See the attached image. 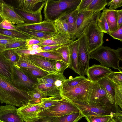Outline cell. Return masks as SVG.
I'll return each instance as SVG.
<instances>
[{
    "mask_svg": "<svg viewBox=\"0 0 122 122\" xmlns=\"http://www.w3.org/2000/svg\"><path fill=\"white\" fill-rule=\"evenodd\" d=\"M71 102L79 109L85 117L88 115L102 114L112 115L114 117L118 112H122L119 107L115 103L98 106L90 105L82 102Z\"/></svg>",
    "mask_w": 122,
    "mask_h": 122,
    "instance_id": "5",
    "label": "cell"
},
{
    "mask_svg": "<svg viewBox=\"0 0 122 122\" xmlns=\"http://www.w3.org/2000/svg\"><path fill=\"white\" fill-rule=\"evenodd\" d=\"M35 55L40 56L56 61L62 60V57L61 54L56 52L55 50L47 51H43Z\"/></svg>",
    "mask_w": 122,
    "mask_h": 122,
    "instance_id": "40",
    "label": "cell"
},
{
    "mask_svg": "<svg viewBox=\"0 0 122 122\" xmlns=\"http://www.w3.org/2000/svg\"><path fill=\"white\" fill-rule=\"evenodd\" d=\"M26 40H19L5 46L7 49H15L26 46Z\"/></svg>",
    "mask_w": 122,
    "mask_h": 122,
    "instance_id": "47",
    "label": "cell"
},
{
    "mask_svg": "<svg viewBox=\"0 0 122 122\" xmlns=\"http://www.w3.org/2000/svg\"><path fill=\"white\" fill-rule=\"evenodd\" d=\"M116 86H122V71H112L107 77Z\"/></svg>",
    "mask_w": 122,
    "mask_h": 122,
    "instance_id": "43",
    "label": "cell"
},
{
    "mask_svg": "<svg viewBox=\"0 0 122 122\" xmlns=\"http://www.w3.org/2000/svg\"><path fill=\"white\" fill-rule=\"evenodd\" d=\"M27 92L19 90L12 83L0 76V102L13 106L20 107L29 102Z\"/></svg>",
    "mask_w": 122,
    "mask_h": 122,
    "instance_id": "1",
    "label": "cell"
},
{
    "mask_svg": "<svg viewBox=\"0 0 122 122\" xmlns=\"http://www.w3.org/2000/svg\"><path fill=\"white\" fill-rule=\"evenodd\" d=\"M73 41L67 36L58 33L50 38L44 40L40 45L42 47L52 45H69Z\"/></svg>",
    "mask_w": 122,
    "mask_h": 122,
    "instance_id": "24",
    "label": "cell"
},
{
    "mask_svg": "<svg viewBox=\"0 0 122 122\" xmlns=\"http://www.w3.org/2000/svg\"><path fill=\"white\" fill-rule=\"evenodd\" d=\"M112 71L109 68L101 65L94 64L88 67L86 71V75L88 80L92 82H96L103 78L107 77Z\"/></svg>",
    "mask_w": 122,
    "mask_h": 122,
    "instance_id": "14",
    "label": "cell"
},
{
    "mask_svg": "<svg viewBox=\"0 0 122 122\" xmlns=\"http://www.w3.org/2000/svg\"><path fill=\"white\" fill-rule=\"evenodd\" d=\"M37 81L28 77L16 66H14L12 83L17 89L28 92L36 86Z\"/></svg>",
    "mask_w": 122,
    "mask_h": 122,
    "instance_id": "9",
    "label": "cell"
},
{
    "mask_svg": "<svg viewBox=\"0 0 122 122\" xmlns=\"http://www.w3.org/2000/svg\"><path fill=\"white\" fill-rule=\"evenodd\" d=\"M109 122H119L113 117L112 118Z\"/></svg>",
    "mask_w": 122,
    "mask_h": 122,
    "instance_id": "60",
    "label": "cell"
},
{
    "mask_svg": "<svg viewBox=\"0 0 122 122\" xmlns=\"http://www.w3.org/2000/svg\"><path fill=\"white\" fill-rule=\"evenodd\" d=\"M81 1L46 0L43 10L44 20L54 22L64 12L76 9Z\"/></svg>",
    "mask_w": 122,
    "mask_h": 122,
    "instance_id": "2",
    "label": "cell"
},
{
    "mask_svg": "<svg viewBox=\"0 0 122 122\" xmlns=\"http://www.w3.org/2000/svg\"><path fill=\"white\" fill-rule=\"evenodd\" d=\"M84 116L81 111L58 117L57 122H78Z\"/></svg>",
    "mask_w": 122,
    "mask_h": 122,
    "instance_id": "32",
    "label": "cell"
},
{
    "mask_svg": "<svg viewBox=\"0 0 122 122\" xmlns=\"http://www.w3.org/2000/svg\"><path fill=\"white\" fill-rule=\"evenodd\" d=\"M107 5L109 6L108 10H114L122 6V0H112L107 3Z\"/></svg>",
    "mask_w": 122,
    "mask_h": 122,
    "instance_id": "50",
    "label": "cell"
},
{
    "mask_svg": "<svg viewBox=\"0 0 122 122\" xmlns=\"http://www.w3.org/2000/svg\"><path fill=\"white\" fill-rule=\"evenodd\" d=\"M7 49H8L5 47V45H0V52H3Z\"/></svg>",
    "mask_w": 122,
    "mask_h": 122,
    "instance_id": "59",
    "label": "cell"
},
{
    "mask_svg": "<svg viewBox=\"0 0 122 122\" xmlns=\"http://www.w3.org/2000/svg\"><path fill=\"white\" fill-rule=\"evenodd\" d=\"M113 115L97 114L86 116H85L87 122H109Z\"/></svg>",
    "mask_w": 122,
    "mask_h": 122,
    "instance_id": "36",
    "label": "cell"
},
{
    "mask_svg": "<svg viewBox=\"0 0 122 122\" xmlns=\"http://www.w3.org/2000/svg\"><path fill=\"white\" fill-rule=\"evenodd\" d=\"M90 58L98 61L102 66L121 71L119 62L120 60L122 61V55L118 49L115 50L102 46L90 54Z\"/></svg>",
    "mask_w": 122,
    "mask_h": 122,
    "instance_id": "3",
    "label": "cell"
},
{
    "mask_svg": "<svg viewBox=\"0 0 122 122\" xmlns=\"http://www.w3.org/2000/svg\"><path fill=\"white\" fill-rule=\"evenodd\" d=\"M15 25L16 27L43 32L51 33H58L54 22L45 20L36 23L20 24Z\"/></svg>",
    "mask_w": 122,
    "mask_h": 122,
    "instance_id": "16",
    "label": "cell"
},
{
    "mask_svg": "<svg viewBox=\"0 0 122 122\" xmlns=\"http://www.w3.org/2000/svg\"><path fill=\"white\" fill-rule=\"evenodd\" d=\"M55 51L61 54L62 57V60L69 66L70 64V51L69 45H63Z\"/></svg>",
    "mask_w": 122,
    "mask_h": 122,
    "instance_id": "39",
    "label": "cell"
},
{
    "mask_svg": "<svg viewBox=\"0 0 122 122\" xmlns=\"http://www.w3.org/2000/svg\"><path fill=\"white\" fill-rule=\"evenodd\" d=\"M29 49L30 50H41L42 47L41 45H34L30 46H27Z\"/></svg>",
    "mask_w": 122,
    "mask_h": 122,
    "instance_id": "57",
    "label": "cell"
},
{
    "mask_svg": "<svg viewBox=\"0 0 122 122\" xmlns=\"http://www.w3.org/2000/svg\"><path fill=\"white\" fill-rule=\"evenodd\" d=\"M3 52L5 56L13 66L16 65L20 56L16 52L15 49H8Z\"/></svg>",
    "mask_w": 122,
    "mask_h": 122,
    "instance_id": "37",
    "label": "cell"
},
{
    "mask_svg": "<svg viewBox=\"0 0 122 122\" xmlns=\"http://www.w3.org/2000/svg\"><path fill=\"white\" fill-rule=\"evenodd\" d=\"M78 14V10L76 9L74 10L64 12L61 14L58 18L64 19L66 20L68 26L69 31L71 40L73 41L76 40L75 38L74 33Z\"/></svg>",
    "mask_w": 122,
    "mask_h": 122,
    "instance_id": "20",
    "label": "cell"
},
{
    "mask_svg": "<svg viewBox=\"0 0 122 122\" xmlns=\"http://www.w3.org/2000/svg\"><path fill=\"white\" fill-rule=\"evenodd\" d=\"M1 39L20 40L14 37H10L0 33V40Z\"/></svg>",
    "mask_w": 122,
    "mask_h": 122,
    "instance_id": "58",
    "label": "cell"
},
{
    "mask_svg": "<svg viewBox=\"0 0 122 122\" xmlns=\"http://www.w3.org/2000/svg\"><path fill=\"white\" fill-rule=\"evenodd\" d=\"M58 117H38L33 122H57Z\"/></svg>",
    "mask_w": 122,
    "mask_h": 122,
    "instance_id": "52",
    "label": "cell"
},
{
    "mask_svg": "<svg viewBox=\"0 0 122 122\" xmlns=\"http://www.w3.org/2000/svg\"><path fill=\"white\" fill-rule=\"evenodd\" d=\"M87 103L90 105L98 106L111 104L104 88L97 82H92L89 86Z\"/></svg>",
    "mask_w": 122,
    "mask_h": 122,
    "instance_id": "8",
    "label": "cell"
},
{
    "mask_svg": "<svg viewBox=\"0 0 122 122\" xmlns=\"http://www.w3.org/2000/svg\"></svg>",
    "mask_w": 122,
    "mask_h": 122,
    "instance_id": "64",
    "label": "cell"
},
{
    "mask_svg": "<svg viewBox=\"0 0 122 122\" xmlns=\"http://www.w3.org/2000/svg\"><path fill=\"white\" fill-rule=\"evenodd\" d=\"M15 26L17 30L27 35L30 37L38 39L44 40L47 39L53 36L58 33L44 32L16 27Z\"/></svg>",
    "mask_w": 122,
    "mask_h": 122,
    "instance_id": "28",
    "label": "cell"
},
{
    "mask_svg": "<svg viewBox=\"0 0 122 122\" xmlns=\"http://www.w3.org/2000/svg\"><path fill=\"white\" fill-rule=\"evenodd\" d=\"M88 80L84 76H79L71 79H66L64 82L68 86L73 87L83 83Z\"/></svg>",
    "mask_w": 122,
    "mask_h": 122,
    "instance_id": "41",
    "label": "cell"
},
{
    "mask_svg": "<svg viewBox=\"0 0 122 122\" xmlns=\"http://www.w3.org/2000/svg\"><path fill=\"white\" fill-rule=\"evenodd\" d=\"M79 45L78 39L73 41L69 44L70 51V64L68 67L80 75L77 64Z\"/></svg>",
    "mask_w": 122,
    "mask_h": 122,
    "instance_id": "22",
    "label": "cell"
},
{
    "mask_svg": "<svg viewBox=\"0 0 122 122\" xmlns=\"http://www.w3.org/2000/svg\"><path fill=\"white\" fill-rule=\"evenodd\" d=\"M120 108L122 109V86L116 85L115 103Z\"/></svg>",
    "mask_w": 122,
    "mask_h": 122,
    "instance_id": "45",
    "label": "cell"
},
{
    "mask_svg": "<svg viewBox=\"0 0 122 122\" xmlns=\"http://www.w3.org/2000/svg\"><path fill=\"white\" fill-rule=\"evenodd\" d=\"M30 62L49 74H57L55 63L56 61L43 56L32 55H26Z\"/></svg>",
    "mask_w": 122,
    "mask_h": 122,
    "instance_id": "13",
    "label": "cell"
},
{
    "mask_svg": "<svg viewBox=\"0 0 122 122\" xmlns=\"http://www.w3.org/2000/svg\"><path fill=\"white\" fill-rule=\"evenodd\" d=\"M69 66L68 64L62 60L56 61L55 66L57 74H63L64 71Z\"/></svg>",
    "mask_w": 122,
    "mask_h": 122,
    "instance_id": "46",
    "label": "cell"
},
{
    "mask_svg": "<svg viewBox=\"0 0 122 122\" xmlns=\"http://www.w3.org/2000/svg\"><path fill=\"white\" fill-rule=\"evenodd\" d=\"M17 108L9 105L0 106V120L4 122H24L17 114Z\"/></svg>",
    "mask_w": 122,
    "mask_h": 122,
    "instance_id": "18",
    "label": "cell"
},
{
    "mask_svg": "<svg viewBox=\"0 0 122 122\" xmlns=\"http://www.w3.org/2000/svg\"><path fill=\"white\" fill-rule=\"evenodd\" d=\"M13 65L0 52V76L12 83Z\"/></svg>",
    "mask_w": 122,
    "mask_h": 122,
    "instance_id": "19",
    "label": "cell"
},
{
    "mask_svg": "<svg viewBox=\"0 0 122 122\" xmlns=\"http://www.w3.org/2000/svg\"><path fill=\"white\" fill-rule=\"evenodd\" d=\"M21 40H13L8 39L0 40V45H5L13 42L16 41Z\"/></svg>",
    "mask_w": 122,
    "mask_h": 122,
    "instance_id": "56",
    "label": "cell"
},
{
    "mask_svg": "<svg viewBox=\"0 0 122 122\" xmlns=\"http://www.w3.org/2000/svg\"><path fill=\"white\" fill-rule=\"evenodd\" d=\"M0 28L7 30H17L15 25L9 21L4 19L0 23Z\"/></svg>",
    "mask_w": 122,
    "mask_h": 122,
    "instance_id": "48",
    "label": "cell"
},
{
    "mask_svg": "<svg viewBox=\"0 0 122 122\" xmlns=\"http://www.w3.org/2000/svg\"><path fill=\"white\" fill-rule=\"evenodd\" d=\"M44 40L31 37L26 40V46H30L34 45H39L41 44Z\"/></svg>",
    "mask_w": 122,
    "mask_h": 122,
    "instance_id": "53",
    "label": "cell"
},
{
    "mask_svg": "<svg viewBox=\"0 0 122 122\" xmlns=\"http://www.w3.org/2000/svg\"><path fill=\"white\" fill-rule=\"evenodd\" d=\"M3 19H4L0 15V23L1 22Z\"/></svg>",
    "mask_w": 122,
    "mask_h": 122,
    "instance_id": "61",
    "label": "cell"
},
{
    "mask_svg": "<svg viewBox=\"0 0 122 122\" xmlns=\"http://www.w3.org/2000/svg\"><path fill=\"white\" fill-rule=\"evenodd\" d=\"M64 45H56L43 46L41 47V50L44 51H52L56 50Z\"/></svg>",
    "mask_w": 122,
    "mask_h": 122,
    "instance_id": "54",
    "label": "cell"
},
{
    "mask_svg": "<svg viewBox=\"0 0 122 122\" xmlns=\"http://www.w3.org/2000/svg\"><path fill=\"white\" fill-rule=\"evenodd\" d=\"M80 111L75 105L63 98L59 99L54 105L39 112L38 117H59Z\"/></svg>",
    "mask_w": 122,
    "mask_h": 122,
    "instance_id": "6",
    "label": "cell"
},
{
    "mask_svg": "<svg viewBox=\"0 0 122 122\" xmlns=\"http://www.w3.org/2000/svg\"><path fill=\"white\" fill-rule=\"evenodd\" d=\"M46 1L38 0H15L17 8L23 11L32 12L36 11Z\"/></svg>",
    "mask_w": 122,
    "mask_h": 122,
    "instance_id": "21",
    "label": "cell"
},
{
    "mask_svg": "<svg viewBox=\"0 0 122 122\" xmlns=\"http://www.w3.org/2000/svg\"><path fill=\"white\" fill-rule=\"evenodd\" d=\"M0 15L4 19L9 21L14 25L25 23L23 19L15 11L14 7L3 0L0 6Z\"/></svg>",
    "mask_w": 122,
    "mask_h": 122,
    "instance_id": "15",
    "label": "cell"
},
{
    "mask_svg": "<svg viewBox=\"0 0 122 122\" xmlns=\"http://www.w3.org/2000/svg\"><path fill=\"white\" fill-rule=\"evenodd\" d=\"M97 20L89 23L85 28L83 33L85 36L88 51L90 54L102 46L104 43V33L101 31L98 27Z\"/></svg>",
    "mask_w": 122,
    "mask_h": 122,
    "instance_id": "7",
    "label": "cell"
},
{
    "mask_svg": "<svg viewBox=\"0 0 122 122\" xmlns=\"http://www.w3.org/2000/svg\"><path fill=\"white\" fill-rule=\"evenodd\" d=\"M114 39L122 41V25L116 31L111 32L109 35Z\"/></svg>",
    "mask_w": 122,
    "mask_h": 122,
    "instance_id": "51",
    "label": "cell"
},
{
    "mask_svg": "<svg viewBox=\"0 0 122 122\" xmlns=\"http://www.w3.org/2000/svg\"><path fill=\"white\" fill-rule=\"evenodd\" d=\"M0 33L22 40H27L31 38L27 35L17 30H7L0 28Z\"/></svg>",
    "mask_w": 122,
    "mask_h": 122,
    "instance_id": "31",
    "label": "cell"
},
{
    "mask_svg": "<svg viewBox=\"0 0 122 122\" xmlns=\"http://www.w3.org/2000/svg\"><path fill=\"white\" fill-rule=\"evenodd\" d=\"M63 74H48L37 81L53 84L60 91L63 82L66 79Z\"/></svg>",
    "mask_w": 122,
    "mask_h": 122,
    "instance_id": "25",
    "label": "cell"
},
{
    "mask_svg": "<svg viewBox=\"0 0 122 122\" xmlns=\"http://www.w3.org/2000/svg\"><path fill=\"white\" fill-rule=\"evenodd\" d=\"M29 97V102L31 104L40 103L43 99L47 97L46 93L39 89L37 86L33 90L27 92Z\"/></svg>",
    "mask_w": 122,
    "mask_h": 122,
    "instance_id": "29",
    "label": "cell"
},
{
    "mask_svg": "<svg viewBox=\"0 0 122 122\" xmlns=\"http://www.w3.org/2000/svg\"><path fill=\"white\" fill-rule=\"evenodd\" d=\"M107 4L106 0H93L86 11L92 12L101 11L105 8Z\"/></svg>",
    "mask_w": 122,
    "mask_h": 122,
    "instance_id": "35",
    "label": "cell"
},
{
    "mask_svg": "<svg viewBox=\"0 0 122 122\" xmlns=\"http://www.w3.org/2000/svg\"><path fill=\"white\" fill-rule=\"evenodd\" d=\"M37 87L41 90L45 92L47 96L54 97L61 99L60 91L53 84L37 81Z\"/></svg>",
    "mask_w": 122,
    "mask_h": 122,
    "instance_id": "26",
    "label": "cell"
},
{
    "mask_svg": "<svg viewBox=\"0 0 122 122\" xmlns=\"http://www.w3.org/2000/svg\"><path fill=\"white\" fill-rule=\"evenodd\" d=\"M19 68L30 78L37 81V79L43 78L49 74L48 72L40 69L31 68Z\"/></svg>",
    "mask_w": 122,
    "mask_h": 122,
    "instance_id": "30",
    "label": "cell"
},
{
    "mask_svg": "<svg viewBox=\"0 0 122 122\" xmlns=\"http://www.w3.org/2000/svg\"><path fill=\"white\" fill-rule=\"evenodd\" d=\"M60 99L54 97H50L43 99L40 103L42 111L55 105Z\"/></svg>",
    "mask_w": 122,
    "mask_h": 122,
    "instance_id": "42",
    "label": "cell"
},
{
    "mask_svg": "<svg viewBox=\"0 0 122 122\" xmlns=\"http://www.w3.org/2000/svg\"><path fill=\"white\" fill-rule=\"evenodd\" d=\"M92 82L88 80L77 86L71 87L64 81L60 90L61 96L71 102L80 101L87 103L88 90Z\"/></svg>",
    "mask_w": 122,
    "mask_h": 122,
    "instance_id": "4",
    "label": "cell"
},
{
    "mask_svg": "<svg viewBox=\"0 0 122 122\" xmlns=\"http://www.w3.org/2000/svg\"><path fill=\"white\" fill-rule=\"evenodd\" d=\"M103 10L106 12L107 20L110 33L116 31L118 28L117 10H109L105 7Z\"/></svg>",
    "mask_w": 122,
    "mask_h": 122,
    "instance_id": "27",
    "label": "cell"
},
{
    "mask_svg": "<svg viewBox=\"0 0 122 122\" xmlns=\"http://www.w3.org/2000/svg\"><path fill=\"white\" fill-rule=\"evenodd\" d=\"M16 52L20 56L22 55H35L44 51L41 50H30L26 46L15 49Z\"/></svg>",
    "mask_w": 122,
    "mask_h": 122,
    "instance_id": "44",
    "label": "cell"
},
{
    "mask_svg": "<svg viewBox=\"0 0 122 122\" xmlns=\"http://www.w3.org/2000/svg\"><path fill=\"white\" fill-rule=\"evenodd\" d=\"M97 23L100 31L110 35V32L107 20L106 12L104 10L101 13L97 20Z\"/></svg>",
    "mask_w": 122,
    "mask_h": 122,
    "instance_id": "34",
    "label": "cell"
},
{
    "mask_svg": "<svg viewBox=\"0 0 122 122\" xmlns=\"http://www.w3.org/2000/svg\"><path fill=\"white\" fill-rule=\"evenodd\" d=\"M58 33L66 35L71 39L68 26L66 20L64 19H58L54 22Z\"/></svg>",
    "mask_w": 122,
    "mask_h": 122,
    "instance_id": "33",
    "label": "cell"
},
{
    "mask_svg": "<svg viewBox=\"0 0 122 122\" xmlns=\"http://www.w3.org/2000/svg\"><path fill=\"white\" fill-rule=\"evenodd\" d=\"M97 82L104 88L110 103L112 104H115L116 85L107 77L101 79Z\"/></svg>",
    "mask_w": 122,
    "mask_h": 122,
    "instance_id": "23",
    "label": "cell"
},
{
    "mask_svg": "<svg viewBox=\"0 0 122 122\" xmlns=\"http://www.w3.org/2000/svg\"><path fill=\"white\" fill-rule=\"evenodd\" d=\"M117 23L118 28L122 25V10H117Z\"/></svg>",
    "mask_w": 122,
    "mask_h": 122,
    "instance_id": "55",
    "label": "cell"
},
{
    "mask_svg": "<svg viewBox=\"0 0 122 122\" xmlns=\"http://www.w3.org/2000/svg\"><path fill=\"white\" fill-rule=\"evenodd\" d=\"M101 13V11L92 12L89 11L78 13L75 31L74 36L76 40L82 36L85 28L89 23L97 20Z\"/></svg>",
    "mask_w": 122,
    "mask_h": 122,
    "instance_id": "11",
    "label": "cell"
},
{
    "mask_svg": "<svg viewBox=\"0 0 122 122\" xmlns=\"http://www.w3.org/2000/svg\"><path fill=\"white\" fill-rule=\"evenodd\" d=\"M93 0H81L77 9L78 13L85 11Z\"/></svg>",
    "mask_w": 122,
    "mask_h": 122,
    "instance_id": "49",
    "label": "cell"
},
{
    "mask_svg": "<svg viewBox=\"0 0 122 122\" xmlns=\"http://www.w3.org/2000/svg\"><path fill=\"white\" fill-rule=\"evenodd\" d=\"M45 1L38 9L34 12L25 11L17 7H14V9L16 13L23 19L25 23L32 24L38 23L43 21L41 12L45 6Z\"/></svg>",
    "mask_w": 122,
    "mask_h": 122,
    "instance_id": "17",
    "label": "cell"
},
{
    "mask_svg": "<svg viewBox=\"0 0 122 122\" xmlns=\"http://www.w3.org/2000/svg\"><path fill=\"white\" fill-rule=\"evenodd\" d=\"M0 122H4L0 120Z\"/></svg>",
    "mask_w": 122,
    "mask_h": 122,
    "instance_id": "63",
    "label": "cell"
},
{
    "mask_svg": "<svg viewBox=\"0 0 122 122\" xmlns=\"http://www.w3.org/2000/svg\"><path fill=\"white\" fill-rule=\"evenodd\" d=\"M42 111L40 103L37 104L28 103L18 108L17 113L25 122H33L37 118L38 113Z\"/></svg>",
    "mask_w": 122,
    "mask_h": 122,
    "instance_id": "12",
    "label": "cell"
},
{
    "mask_svg": "<svg viewBox=\"0 0 122 122\" xmlns=\"http://www.w3.org/2000/svg\"><path fill=\"white\" fill-rule=\"evenodd\" d=\"M2 1V0H0V5H1V3Z\"/></svg>",
    "mask_w": 122,
    "mask_h": 122,
    "instance_id": "62",
    "label": "cell"
},
{
    "mask_svg": "<svg viewBox=\"0 0 122 122\" xmlns=\"http://www.w3.org/2000/svg\"><path fill=\"white\" fill-rule=\"evenodd\" d=\"M79 45L77 59L78 67L80 76H84L89 66L90 54L88 51L87 42L85 35L83 33L78 39Z\"/></svg>",
    "mask_w": 122,
    "mask_h": 122,
    "instance_id": "10",
    "label": "cell"
},
{
    "mask_svg": "<svg viewBox=\"0 0 122 122\" xmlns=\"http://www.w3.org/2000/svg\"><path fill=\"white\" fill-rule=\"evenodd\" d=\"M16 66L19 68H31L41 69L31 63L26 55L20 56L19 59Z\"/></svg>",
    "mask_w": 122,
    "mask_h": 122,
    "instance_id": "38",
    "label": "cell"
}]
</instances>
